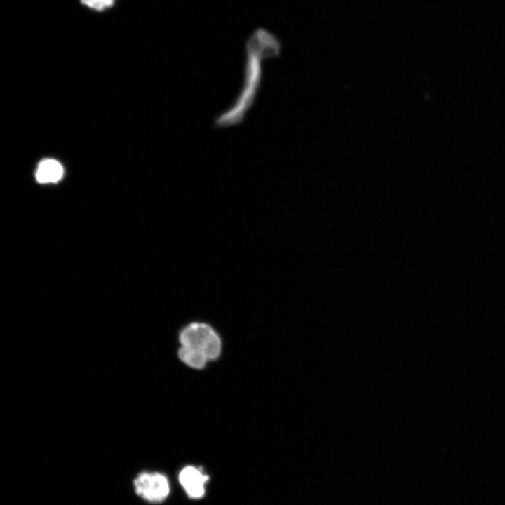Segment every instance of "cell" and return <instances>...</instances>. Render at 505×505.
<instances>
[{
  "mask_svg": "<svg viewBox=\"0 0 505 505\" xmlns=\"http://www.w3.org/2000/svg\"><path fill=\"white\" fill-rule=\"evenodd\" d=\"M269 58L264 50L247 39L241 87L231 103L215 118V124L217 127L236 126L245 119L260 90L264 74V62Z\"/></svg>",
  "mask_w": 505,
  "mask_h": 505,
  "instance_id": "cell-1",
  "label": "cell"
},
{
  "mask_svg": "<svg viewBox=\"0 0 505 505\" xmlns=\"http://www.w3.org/2000/svg\"><path fill=\"white\" fill-rule=\"evenodd\" d=\"M181 346L203 353L209 360L217 359L221 352L222 343L217 332L208 324L193 322L180 332Z\"/></svg>",
  "mask_w": 505,
  "mask_h": 505,
  "instance_id": "cell-2",
  "label": "cell"
},
{
  "mask_svg": "<svg viewBox=\"0 0 505 505\" xmlns=\"http://www.w3.org/2000/svg\"><path fill=\"white\" fill-rule=\"evenodd\" d=\"M135 492L152 503L165 500L170 492L169 482L163 474L154 472H142L133 481Z\"/></svg>",
  "mask_w": 505,
  "mask_h": 505,
  "instance_id": "cell-3",
  "label": "cell"
},
{
  "mask_svg": "<svg viewBox=\"0 0 505 505\" xmlns=\"http://www.w3.org/2000/svg\"><path fill=\"white\" fill-rule=\"evenodd\" d=\"M209 476L193 466L183 468L179 474V480L188 496L193 499L202 497L205 493V484Z\"/></svg>",
  "mask_w": 505,
  "mask_h": 505,
  "instance_id": "cell-4",
  "label": "cell"
},
{
  "mask_svg": "<svg viewBox=\"0 0 505 505\" xmlns=\"http://www.w3.org/2000/svg\"><path fill=\"white\" fill-rule=\"evenodd\" d=\"M63 175L62 165L55 159H45L38 166L36 177L40 183L56 182Z\"/></svg>",
  "mask_w": 505,
  "mask_h": 505,
  "instance_id": "cell-5",
  "label": "cell"
},
{
  "mask_svg": "<svg viewBox=\"0 0 505 505\" xmlns=\"http://www.w3.org/2000/svg\"><path fill=\"white\" fill-rule=\"evenodd\" d=\"M81 2L90 9L102 11L112 7L114 0H81Z\"/></svg>",
  "mask_w": 505,
  "mask_h": 505,
  "instance_id": "cell-7",
  "label": "cell"
},
{
  "mask_svg": "<svg viewBox=\"0 0 505 505\" xmlns=\"http://www.w3.org/2000/svg\"><path fill=\"white\" fill-rule=\"evenodd\" d=\"M178 356L186 365L197 369L203 368L208 361L203 353L182 346L179 349Z\"/></svg>",
  "mask_w": 505,
  "mask_h": 505,
  "instance_id": "cell-6",
  "label": "cell"
}]
</instances>
